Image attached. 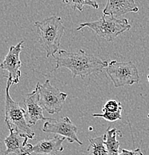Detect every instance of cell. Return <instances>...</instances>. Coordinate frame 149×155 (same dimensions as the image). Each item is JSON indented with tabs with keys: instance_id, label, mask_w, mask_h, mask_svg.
Masks as SVG:
<instances>
[{
	"instance_id": "cell-9",
	"label": "cell",
	"mask_w": 149,
	"mask_h": 155,
	"mask_svg": "<svg viewBox=\"0 0 149 155\" xmlns=\"http://www.w3.org/2000/svg\"><path fill=\"white\" fill-rule=\"evenodd\" d=\"M10 134L5 140L6 149L4 154L8 155L15 154L17 155H31L33 154V146L28 143L29 137L12 129H9Z\"/></svg>"
},
{
	"instance_id": "cell-15",
	"label": "cell",
	"mask_w": 149,
	"mask_h": 155,
	"mask_svg": "<svg viewBox=\"0 0 149 155\" xmlns=\"http://www.w3.org/2000/svg\"><path fill=\"white\" fill-rule=\"evenodd\" d=\"M62 2L69 5L73 10L82 11L85 6H90L94 9L99 8V5L94 0H62Z\"/></svg>"
},
{
	"instance_id": "cell-7",
	"label": "cell",
	"mask_w": 149,
	"mask_h": 155,
	"mask_svg": "<svg viewBox=\"0 0 149 155\" xmlns=\"http://www.w3.org/2000/svg\"><path fill=\"white\" fill-rule=\"evenodd\" d=\"M42 130L45 133L54 134L65 137L70 143L76 142L79 145H82V143L77 137V127L68 116L60 119L50 118L47 122H45Z\"/></svg>"
},
{
	"instance_id": "cell-14",
	"label": "cell",
	"mask_w": 149,
	"mask_h": 155,
	"mask_svg": "<svg viewBox=\"0 0 149 155\" xmlns=\"http://www.w3.org/2000/svg\"><path fill=\"white\" fill-rule=\"evenodd\" d=\"M89 145L87 151L89 155H108L104 143V135L94 137L88 140Z\"/></svg>"
},
{
	"instance_id": "cell-6",
	"label": "cell",
	"mask_w": 149,
	"mask_h": 155,
	"mask_svg": "<svg viewBox=\"0 0 149 155\" xmlns=\"http://www.w3.org/2000/svg\"><path fill=\"white\" fill-rule=\"evenodd\" d=\"M35 90L39 96L40 104L50 114H59L63 107L68 95L51 85L47 79L43 84L37 83Z\"/></svg>"
},
{
	"instance_id": "cell-12",
	"label": "cell",
	"mask_w": 149,
	"mask_h": 155,
	"mask_svg": "<svg viewBox=\"0 0 149 155\" xmlns=\"http://www.w3.org/2000/svg\"><path fill=\"white\" fill-rule=\"evenodd\" d=\"M65 139L60 135H55L52 139L39 141L33 146V153L42 155H57L64 150L62 143Z\"/></svg>"
},
{
	"instance_id": "cell-16",
	"label": "cell",
	"mask_w": 149,
	"mask_h": 155,
	"mask_svg": "<svg viewBox=\"0 0 149 155\" xmlns=\"http://www.w3.org/2000/svg\"><path fill=\"white\" fill-rule=\"evenodd\" d=\"M120 110H123L122 103L116 100H108L103 107L102 112L116 113Z\"/></svg>"
},
{
	"instance_id": "cell-17",
	"label": "cell",
	"mask_w": 149,
	"mask_h": 155,
	"mask_svg": "<svg viewBox=\"0 0 149 155\" xmlns=\"http://www.w3.org/2000/svg\"><path fill=\"white\" fill-rule=\"evenodd\" d=\"M92 116L94 117H102L108 122H115L122 119V110L116 113L103 112V114H94Z\"/></svg>"
},
{
	"instance_id": "cell-2",
	"label": "cell",
	"mask_w": 149,
	"mask_h": 155,
	"mask_svg": "<svg viewBox=\"0 0 149 155\" xmlns=\"http://www.w3.org/2000/svg\"><path fill=\"white\" fill-rule=\"evenodd\" d=\"M39 35V43L46 52V57L54 56L59 51L65 26L61 17L52 16L42 21L35 22Z\"/></svg>"
},
{
	"instance_id": "cell-11",
	"label": "cell",
	"mask_w": 149,
	"mask_h": 155,
	"mask_svg": "<svg viewBox=\"0 0 149 155\" xmlns=\"http://www.w3.org/2000/svg\"><path fill=\"white\" fill-rule=\"evenodd\" d=\"M138 11L139 8L134 0H107L103 14L118 17L128 13H137Z\"/></svg>"
},
{
	"instance_id": "cell-5",
	"label": "cell",
	"mask_w": 149,
	"mask_h": 155,
	"mask_svg": "<svg viewBox=\"0 0 149 155\" xmlns=\"http://www.w3.org/2000/svg\"><path fill=\"white\" fill-rule=\"evenodd\" d=\"M106 73L116 88L139 82L137 68L131 61L123 63L115 60L111 61L106 67Z\"/></svg>"
},
{
	"instance_id": "cell-19",
	"label": "cell",
	"mask_w": 149,
	"mask_h": 155,
	"mask_svg": "<svg viewBox=\"0 0 149 155\" xmlns=\"http://www.w3.org/2000/svg\"><path fill=\"white\" fill-rule=\"evenodd\" d=\"M148 81H149V75H148ZM148 119H149V114H148Z\"/></svg>"
},
{
	"instance_id": "cell-13",
	"label": "cell",
	"mask_w": 149,
	"mask_h": 155,
	"mask_svg": "<svg viewBox=\"0 0 149 155\" xmlns=\"http://www.w3.org/2000/svg\"><path fill=\"white\" fill-rule=\"evenodd\" d=\"M104 135V143L108 151V155H119L120 143L118 137H123L122 132L116 128L108 127Z\"/></svg>"
},
{
	"instance_id": "cell-3",
	"label": "cell",
	"mask_w": 149,
	"mask_h": 155,
	"mask_svg": "<svg viewBox=\"0 0 149 155\" xmlns=\"http://www.w3.org/2000/svg\"><path fill=\"white\" fill-rule=\"evenodd\" d=\"M13 84L11 78L8 77L7 86L5 89V121L8 129H12L18 133L28 136L30 140L34 138L35 133L28 123L25 117V110L11 98L10 88Z\"/></svg>"
},
{
	"instance_id": "cell-1",
	"label": "cell",
	"mask_w": 149,
	"mask_h": 155,
	"mask_svg": "<svg viewBox=\"0 0 149 155\" xmlns=\"http://www.w3.org/2000/svg\"><path fill=\"white\" fill-rule=\"evenodd\" d=\"M54 57L56 60L55 69L67 68L72 72L73 78L79 76L82 79L91 74L99 73L108 65L107 61L87 54L82 49L76 52L59 50L57 55Z\"/></svg>"
},
{
	"instance_id": "cell-4",
	"label": "cell",
	"mask_w": 149,
	"mask_h": 155,
	"mask_svg": "<svg viewBox=\"0 0 149 155\" xmlns=\"http://www.w3.org/2000/svg\"><path fill=\"white\" fill-rule=\"evenodd\" d=\"M84 28H89L108 42H112L119 35L129 31L131 25L127 19H117L104 14L99 20L81 23L76 30L80 31Z\"/></svg>"
},
{
	"instance_id": "cell-8",
	"label": "cell",
	"mask_w": 149,
	"mask_h": 155,
	"mask_svg": "<svg viewBox=\"0 0 149 155\" xmlns=\"http://www.w3.org/2000/svg\"><path fill=\"white\" fill-rule=\"evenodd\" d=\"M23 40H21L16 46L10 47L8 53L5 57L4 61L0 64L2 70L8 72V77L11 78L13 84H17L20 81L22 61H20V53L23 49Z\"/></svg>"
},
{
	"instance_id": "cell-18",
	"label": "cell",
	"mask_w": 149,
	"mask_h": 155,
	"mask_svg": "<svg viewBox=\"0 0 149 155\" xmlns=\"http://www.w3.org/2000/svg\"><path fill=\"white\" fill-rule=\"evenodd\" d=\"M119 155H143V153L142 152L141 149L139 148H137L135 150H127L124 148H121L120 151Z\"/></svg>"
},
{
	"instance_id": "cell-10",
	"label": "cell",
	"mask_w": 149,
	"mask_h": 155,
	"mask_svg": "<svg viewBox=\"0 0 149 155\" xmlns=\"http://www.w3.org/2000/svg\"><path fill=\"white\" fill-rule=\"evenodd\" d=\"M25 110V117L30 125H35L39 120H48L43 114V107L40 104L39 96L36 90L28 94L24 98Z\"/></svg>"
}]
</instances>
